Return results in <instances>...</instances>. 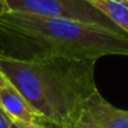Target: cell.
I'll return each mask as SVG.
<instances>
[{
  "mask_svg": "<svg viewBox=\"0 0 128 128\" xmlns=\"http://www.w3.org/2000/svg\"><path fill=\"white\" fill-rule=\"evenodd\" d=\"M10 128H20V127H19V126H18V124H16L14 121H12V122H11V127H10Z\"/></svg>",
  "mask_w": 128,
  "mask_h": 128,
  "instance_id": "30bf717a",
  "label": "cell"
},
{
  "mask_svg": "<svg viewBox=\"0 0 128 128\" xmlns=\"http://www.w3.org/2000/svg\"><path fill=\"white\" fill-rule=\"evenodd\" d=\"M113 55L128 56V35L121 30L0 8V57L97 61Z\"/></svg>",
  "mask_w": 128,
  "mask_h": 128,
  "instance_id": "6da1fadb",
  "label": "cell"
},
{
  "mask_svg": "<svg viewBox=\"0 0 128 128\" xmlns=\"http://www.w3.org/2000/svg\"><path fill=\"white\" fill-rule=\"evenodd\" d=\"M78 122L91 128H128V110L113 106L98 91L88 100Z\"/></svg>",
  "mask_w": 128,
  "mask_h": 128,
  "instance_id": "277c9868",
  "label": "cell"
},
{
  "mask_svg": "<svg viewBox=\"0 0 128 128\" xmlns=\"http://www.w3.org/2000/svg\"><path fill=\"white\" fill-rule=\"evenodd\" d=\"M96 61L42 58L20 61L0 57V72L25 97L40 123L74 128L88 100L98 92Z\"/></svg>",
  "mask_w": 128,
  "mask_h": 128,
  "instance_id": "7a4b0ae2",
  "label": "cell"
},
{
  "mask_svg": "<svg viewBox=\"0 0 128 128\" xmlns=\"http://www.w3.org/2000/svg\"><path fill=\"white\" fill-rule=\"evenodd\" d=\"M20 128H50L47 126H45L42 123H39V122H34V123H19V122H15Z\"/></svg>",
  "mask_w": 128,
  "mask_h": 128,
  "instance_id": "ba28073f",
  "label": "cell"
},
{
  "mask_svg": "<svg viewBox=\"0 0 128 128\" xmlns=\"http://www.w3.org/2000/svg\"><path fill=\"white\" fill-rule=\"evenodd\" d=\"M74 128H91V127H88V126H86V124H84V123H81V122H78L76 126Z\"/></svg>",
  "mask_w": 128,
  "mask_h": 128,
  "instance_id": "9c48e42d",
  "label": "cell"
},
{
  "mask_svg": "<svg viewBox=\"0 0 128 128\" xmlns=\"http://www.w3.org/2000/svg\"><path fill=\"white\" fill-rule=\"evenodd\" d=\"M11 118L0 108V128H10L11 127Z\"/></svg>",
  "mask_w": 128,
  "mask_h": 128,
  "instance_id": "52a82bcc",
  "label": "cell"
},
{
  "mask_svg": "<svg viewBox=\"0 0 128 128\" xmlns=\"http://www.w3.org/2000/svg\"><path fill=\"white\" fill-rule=\"evenodd\" d=\"M0 108L11 118L19 123H34L40 118L32 107L28 103L21 92L12 85L8 77L0 72Z\"/></svg>",
  "mask_w": 128,
  "mask_h": 128,
  "instance_id": "5b68a950",
  "label": "cell"
},
{
  "mask_svg": "<svg viewBox=\"0 0 128 128\" xmlns=\"http://www.w3.org/2000/svg\"><path fill=\"white\" fill-rule=\"evenodd\" d=\"M128 35V0H87Z\"/></svg>",
  "mask_w": 128,
  "mask_h": 128,
  "instance_id": "8992f818",
  "label": "cell"
},
{
  "mask_svg": "<svg viewBox=\"0 0 128 128\" xmlns=\"http://www.w3.org/2000/svg\"><path fill=\"white\" fill-rule=\"evenodd\" d=\"M0 8L6 11L68 19L120 30L87 0H0Z\"/></svg>",
  "mask_w": 128,
  "mask_h": 128,
  "instance_id": "3957f363",
  "label": "cell"
}]
</instances>
